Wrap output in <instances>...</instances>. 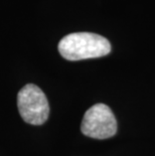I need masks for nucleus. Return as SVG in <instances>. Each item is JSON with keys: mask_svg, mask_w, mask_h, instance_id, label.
I'll return each mask as SVG.
<instances>
[{"mask_svg": "<svg viewBox=\"0 0 155 156\" xmlns=\"http://www.w3.org/2000/svg\"><path fill=\"white\" fill-rule=\"evenodd\" d=\"M58 51L68 61L101 58L111 51V44L104 36L91 32H75L65 35L58 44Z\"/></svg>", "mask_w": 155, "mask_h": 156, "instance_id": "nucleus-1", "label": "nucleus"}, {"mask_svg": "<svg viewBox=\"0 0 155 156\" xmlns=\"http://www.w3.org/2000/svg\"><path fill=\"white\" fill-rule=\"evenodd\" d=\"M17 107L21 118L31 125L44 124L49 115V105L44 93L33 84L24 86L18 92Z\"/></svg>", "mask_w": 155, "mask_h": 156, "instance_id": "nucleus-2", "label": "nucleus"}, {"mask_svg": "<svg viewBox=\"0 0 155 156\" xmlns=\"http://www.w3.org/2000/svg\"><path fill=\"white\" fill-rule=\"evenodd\" d=\"M81 131L84 135L91 138H110L117 132L116 118L107 105L96 104L85 113Z\"/></svg>", "mask_w": 155, "mask_h": 156, "instance_id": "nucleus-3", "label": "nucleus"}]
</instances>
